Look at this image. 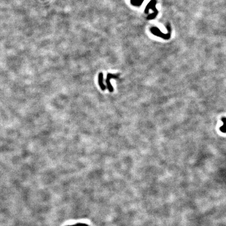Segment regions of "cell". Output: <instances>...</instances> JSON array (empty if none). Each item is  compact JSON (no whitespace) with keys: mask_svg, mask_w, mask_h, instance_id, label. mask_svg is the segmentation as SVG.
<instances>
[{"mask_svg":"<svg viewBox=\"0 0 226 226\" xmlns=\"http://www.w3.org/2000/svg\"><path fill=\"white\" fill-rule=\"evenodd\" d=\"M98 84L102 91H105L106 90V86L103 83V73L101 72L98 75Z\"/></svg>","mask_w":226,"mask_h":226,"instance_id":"2","label":"cell"},{"mask_svg":"<svg viewBox=\"0 0 226 226\" xmlns=\"http://www.w3.org/2000/svg\"><path fill=\"white\" fill-rule=\"evenodd\" d=\"M225 120H226V119H225V117H224L221 118V121L223 122V125L222 126H221V127L220 128V130L221 131H222V132L223 133H225Z\"/></svg>","mask_w":226,"mask_h":226,"instance_id":"3","label":"cell"},{"mask_svg":"<svg viewBox=\"0 0 226 226\" xmlns=\"http://www.w3.org/2000/svg\"><path fill=\"white\" fill-rule=\"evenodd\" d=\"M118 78V76L116 75V74H112L111 73H108L107 76V78L105 80V82L107 84V89L109 90V91L110 92H112L114 91V88L112 86V85L110 84V80L111 78H114V79H116Z\"/></svg>","mask_w":226,"mask_h":226,"instance_id":"1","label":"cell"}]
</instances>
